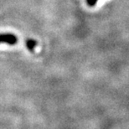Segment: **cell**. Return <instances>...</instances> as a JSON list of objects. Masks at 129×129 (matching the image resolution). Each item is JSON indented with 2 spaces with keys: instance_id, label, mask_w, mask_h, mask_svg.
Instances as JSON below:
<instances>
[{
  "instance_id": "2",
  "label": "cell",
  "mask_w": 129,
  "mask_h": 129,
  "mask_svg": "<svg viewBox=\"0 0 129 129\" xmlns=\"http://www.w3.org/2000/svg\"><path fill=\"white\" fill-rule=\"evenodd\" d=\"M25 45H26V47L28 48V50H29V51H34L35 48L36 47V45H37V41L35 40H31V39H29V40H28L26 41Z\"/></svg>"
},
{
  "instance_id": "1",
  "label": "cell",
  "mask_w": 129,
  "mask_h": 129,
  "mask_svg": "<svg viewBox=\"0 0 129 129\" xmlns=\"http://www.w3.org/2000/svg\"><path fill=\"white\" fill-rule=\"evenodd\" d=\"M18 42V38L13 34H0V43L8 45H15Z\"/></svg>"
},
{
  "instance_id": "3",
  "label": "cell",
  "mask_w": 129,
  "mask_h": 129,
  "mask_svg": "<svg viewBox=\"0 0 129 129\" xmlns=\"http://www.w3.org/2000/svg\"><path fill=\"white\" fill-rule=\"evenodd\" d=\"M96 2H97V0H86L87 4H88L90 7L95 6V5H96Z\"/></svg>"
}]
</instances>
